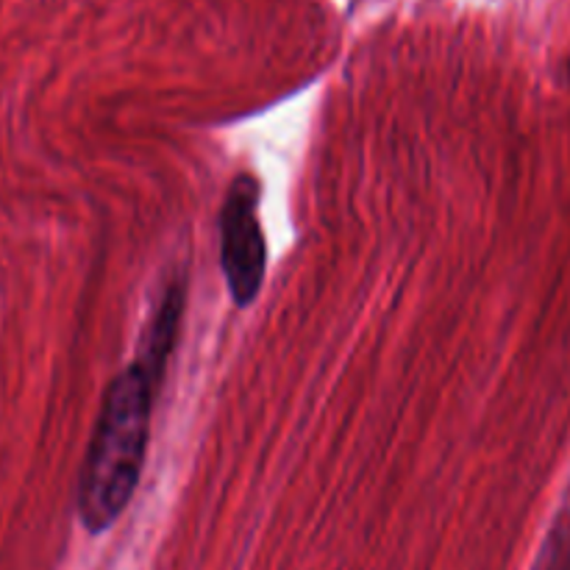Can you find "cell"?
I'll list each match as a JSON object with an SVG mask.
<instances>
[{
    "instance_id": "6da1fadb",
    "label": "cell",
    "mask_w": 570,
    "mask_h": 570,
    "mask_svg": "<svg viewBox=\"0 0 570 570\" xmlns=\"http://www.w3.org/2000/svg\"><path fill=\"white\" fill-rule=\"evenodd\" d=\"M156 387L159 379L134 360L106 390L78 488V515L89 532L109 529L134 499L148 451Z\"/></svg>"
},
{
    "instance_id": "7a4b0ae2",
    "label": "cell",
    "mask_w": 570,
    "mask_h": 570,
    "mask_svg": "<svg viewBox=\"0 0 570 570\" xmlns=\"http://www.w3.org/2000/svg\"><path fill=\"white\" fill-rule=\"evenodd\" d=\"M220 265L234 304L248 306L265 278V234L259 223V181L237 176L228 187L220 212Z\"/></svg>"
},
{
    "instance_id": "3957f363",
    "label": "cell",
    "mask_w": 570,
    "mask_h": 570,
    "mask_svg": "<svg viewBox=\"0 0 570 570\" xmlns=\"http://www.w3.org/2000/svg\"><path fill=\"white\" fill-rule=\"evenodd\" d=\"M534 570H570V527H566V523H560L551 532Z\"/></svg>"
}]
</instances>
